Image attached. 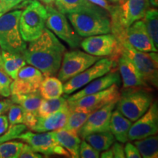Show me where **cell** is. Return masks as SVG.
<instances>
[{
    "mask_svg": "<svg viewBox=\"0 0 158 158\" xmlns=\"http://www.w3.org/2000/svg\"><path fill=\"white\" fill-rule=\"evenodd\" d=\"M27 126L23 124H15L9 126L8 129L2 135H0V144L6 141L18 138L20 134H21L27 130Z\"/></svg>",
    "mask_w": 158,
    "mask_h": 158,
    "instance_id": "d6a6232c",
    "label": "cell"
},
{
    "mask_svg": "<svg viewBox=\"0 0 158 158\" xmlns=\"http://www.w3.org/2000/svg\"><path fill=\"white\" fill-rule=\"evenodd\" d=\"M54 5L59 12L64 14L88 10L100 11L104 10L91 3L88 0H55Z\"/></svg>",
    "mask_w": 158,
    "mask_h": 158,
    "instance_id": "cb8c5ba5",
    "label": "cell"
},
{
    "mask_svg": "<svg viewBox=\"0 0 158 158\" xmlns=\"http://www.w3.org/2000/svg\"><path fill=\"white\" fill-rule=\"evenodd\" d=\"M13 80L5 71L0 70V96L8 98L10 96V84Z\"/></svg>",
    "mask_w": 158,
    "mask_h": 158,
    "instance_id": "d590c367",
    "label": "cell"
},
{
    "mask_svg": "<svg viewBox=\"0 0 158 158\" xmlns=\"http://www.w3.org/2000/svg\"><path fill=\"white\" fill-rule=\"evenodd\" d=\"M84 140L98 151L108 149L115 142V138L110 131L97 132L86 136Z\"/></svg>",
    "mask_w": 158,
    "mask_h": 158,
    "instance_id": "4316f807",
    "label": "cell"
},
{
    "mask_svg": "<svg viewBox=\"0 0 158 158\" xmlns=\"http://www.w3.org/2000/svg\"><path fill=\"white\" fill-rule=\"evenodd\" d=\"M117 101L110 102L91 113L85 123L79 130L78 135L84 139L86 136L97 132L108 131L110 116L115 108Z\"/></svg>",
    "mask_w": 158,
    "mask_h": 158,
    "instance_id": "e0dca14e",
    "label": "cell"
},
{
    "mask_svg": "<svg viewBox=\"0 0 158 158\" xmlns=\"http://www.w3.org/2000/svg\"><path fill=\"white\" fill-rule=\"evenodd\" d=\"M40 2L45 5L54 6L55 0H40Z\"/></svg>",
    "mask_w": 158,
    "mask_h": 158,
    "instance_id": "f6af8a7d",
    "label": "cell"
},
{
    "mask_svg": "<svg viewBox=\"0 0 158 158\" xmlns=\"http://www.w3.org/2000/svg\"><path fill=\"white\" fill-rule=\"evenodd\" d=\"M120 82H121L120 74L116 70H112L107 74L94 79V81L89 83L88 84L84 86V89L67 98V100L68 102L73 101L88 94H94L106 89L114 84L119 85Z\"/></svg>",
    "mask_w": 158,
    "mask_h": 158,
    "instance_id": "d6986e66",
    "label": "cell"
},
{
    "mask_svg": "<svg viewBox=\"0 0 158 158\" xmlns=\"http://www.w3.org/2000/svg\"><path fill=\"white\" fill-rule=\"evenodd\" d=\"M124 89H134L149 86L142 78L139 72L132 61L122 53L118 55L116 60Z\"/></svg>",
    "mask_w": 158,
    "mask_h": 158,
    "instance_id": "ac0fdd59",
    "label": "cell"
},
{
    "mask_svg": "<svg viewBox=\"0 0 158 158\" xmlns=\"http://www.w3.org/2000/svg\"><path fill=\"white\" fill-rule=\"evenodd\" d=\"M131 125L132 122L122 115L117 109L113 110L110 119L109 131L118 142L122 143L127 142L128 132Z\"/></svg>",
    "mask_w": 158,
    "mask_h": 158,
    "instance_id": "44dd1931",
    "label": "cell"
},
{
    "mask_svg": "<svg viewBox=\"0 0 158 158\" xmlns=\"http://www.w3.org/2000/svg\"><path fill=\"white\" fill-rule=\"evenodd\" d=\"M23 0H0V16L15 8Z\"/></svg>",
    "mask_w": 158,
    "mask_h": 158,
    "instance_id": "8d00e7d4",
    "label": "cell"
},
{
    "mask_svg": "<svg viewBox=\"0 0 158 158\" xmlns=\"http://www.w3.org/2000/svg\"><path fill=\"white\" fill-rule=\"evenodd\" d=\"M91 113L80 110H70L66 124L62 129L78 132L81 128Z\"/></svg>",
    "mask_w": 158,
    "mask_h": 158,
    "instance_id": "4dcf8cb0",
    "label": "cell"
},
{
    "mask_svg": "<svg viewBox=\"0 0 158 158\" xmlns=\"http://www.w3.org/2000/svg\"><path fill=\"white\" fill-rule=\"evenodd\" d=\"M158 130V106L154 102L135 123L132 124L128 132V140L135 141L157 134Z\"/></svg>",
    "mask_w": 158,
    "mask_h": 158,
    "instance_id": "5bb4252c",
    "label": "cell"
},
{
    "mask_svg": "<svg viewBox=\"0 0 158 158\" xmlns=\"http://www.w3.org/2000/svg\"><path fill=\"white\" fill-rule=\"evenodd\" d=\"M116 67V63L113 59L110 58L100 59L86 70L64 82V84H63L64 93L65 94L73 93L94 79L100 78L107 74L110 70H114Z\"/></svg>",
    "mask_w": 158,
    "mask_h": 158,
    "instance_id": "30bf717a",
    "label": "cell"
},
{
    "mask_svg": "<svg viewBox=\"0 0 158 158\" xmlns=\"http://www.w3.org/2000/svg\"><path fill=\"white\" fill-rule=\"evenodd\" d=\"M68 106L66 98L44 99L42 98L40 104L37 114L39 116H46L62 109Z\"/></svg>",
    "mask_w": 158,
    "mask_h": 158,
    "instance_id": "f1b7e54d",
    "label": "cell"
},
{
    "mask_svg": "<svg viewBox=\"0 0 158 158\" xmlns=\"http://www.w3.org/2000/svg\"><path fill=\"white\" fill-rule=\"evenodd\" d=\"M3 71L12 79L16 78L19 70L27 64L23 55L12 54L5 51H2Z\"/></svg>",
    "mask_w": 158,
    "mask_h": 158,
    "instance_id": "d4e9b609",
    "label": "cell"
},
{
    "mask_svg": "<svg viewBox=\"0 0 158 158\" xmlns=\"http://www.w3.org/2000/svg\"><path fill=\"white\" fill-rule=\"evenodd\" d=\"M21 11L7 12L0 16V48L12 54L23 55L27 44L19 30Z\"/></svg>",
    "mask_w": 158,
    "mask_h": 158,
    "instance_id": "5b68a950",
    "label": "cell"
},
{
    "mask_svg": "<svg viewBox=\"0 0 158 158\" xmlns=\"http://www.w3.org/2000/svg\"><path fill=\"white\" fill-rule=\"evenodd\" d=\"M120 95L121 93L118 89V85L114 84L100 92L88 94L73 101L68 102V107L70 110H80L92 113L110 102L118 101Z\"/></svg>",
    "mask_w": 158,
    "mask_h": 158,
    "instance_id": "8fae6325",
    "label": "cell"
},
{
    "mask_svg": "<svg viewBox=\"0 0 158 158\" xmlns=\"http://www.w3.org/2000/svg\"><path fill=\"white\" fill-rule=\"evenodd\" d=\"M7 118H8L10 126L23 124V110L21 106L15 103L12 104L8 110Z\"/></svg>",
    "mask_w": 158,
    "mask_h": 158,
    "instance_id": "836d02e7",
    "label": "cell"
},
{
    "mask_svg": "<svg viewBox=\"0 0 158 158\" xmlns=\"http://www.w3.org/2000/svg\"><path fill=\"white\" fill-rule=\"evenodd\" d=\"M19 19V30L25 42H31L38 38L45 28L47 10L37 0H25Z\"/></svg>",
    "mask_w": 158,
    "mask_h": 158,
    "instance_id": "277c9868",
    "label": "cell"
},
{
    "mask_svg": "<svg viewBox=\"0 0 158 158\" xmlns=\"http://www.w3.org/2000/svg\"><path fill=\"white\" fill-rule=\"evenodd\" d=\"M68 20L81 37L110 33V19L106 10H88L70 13Z\"/></svg>",
    "mask_w": 158,
    "mask_h": 158,
    "instance_id": "3957f363",
    "label": "cell"
},
{
    "mask_svg": "<svg viewBox=\"0 0 158 158\" xmlns=\"http://www.w3.org/2000/svg\"><path fill=\"white\" fill-rule=\"evenodd\" d=\"M102 57L93 56L84 51L75 50L66 51L63 56L62 64L58 71V78L66 82L92 66Z\"/></svg>",
    "mask_w": 158,
    "mask_h": 158,
    "instance_id": "ba28073f",
    "label": "cell"
},
{
    "mask_svg": "<svg viewBox=\"0 0 158 158\" xmlns=\"http://www.w3.org/2000/svg\"><path fill=\"white\" fill-rule=\"evenodd\" d=\"M118 42L120 53L126 55L139 72L147 85L157 88L158 85V56L157 52H143L136 50L124 37H115Z\"/></svg>",
    "mask_w": 158,
    "mask_h": 158,
    "instance_id": "7a4b0ae2",
    "label": "cell"
},
{
    "mask_svg": "<svg viewBox=\"0 0 158 158\" xmlns=\"http://www.w3.org/2000/svg\"><path fill=\"white\" fill-rule=\"evenodd\" d=\"M100 157L102 158H113L114 155H113V152H112L111 149H108L106 150H104V152H102L101 155H100Z\"/></svg>",
    "mask_w": 158,
    "mask_h": 158,
    "instance_id": "ee69618b",
    "label": "cell"
},
{
    "mask_svg": "<svg viewBox=\"0 0 158 158\" xmlns=\"http://www.w3.org/2000/svg\"><path fill=\"white\" fill-rule=\"evenodd\" d=\"M11 96L12 102L21 106L24 115L38 116L37 110L43 98L39 91L29 94H13Z\"/></svg>",
    "mask_w": 158,
    "mask_h": 158,
    "instance_id": "603a6c76",
    "label": "cell"
},
{
    "mask_svg": "<svg viewBox=\"0 0 158 158\" xmlns=\"http://www.w3.org/2000/svg\"><path fill=\"white\" fill-rule=\"evenodd\" d=\"M79 157L98 158L100 157V152L84 140L81 142L80 147H79Z\"/></svg>",
    "mask_w": 158,
    "mask_h": 158,
    "instance_id": "e575fe53",
    "label": "cell"
},
{
    "mask_svg": "<svg viewBox=\"0 0 158 158\" xmlns=\"http://www.w3.org/2000/svg\"><path fill=\"white\" fill-rule=\"evenodd\" d=\"M23 146L22 142L11 140L0 144V158H18Z\"/></svg>",
    "mask_w": 158,
    "mask_h": 158,
    "instance_id": "1f68e13d",
    "label": "cell"
},
{
    "mask_svg": "<svg viewBox=\"0 0 158 158\" xmlns=\"http://www.w3.org/2000/svg\"><path fill=\"white\" fill-rule=\"evenodd\" d=\"M119 5L113 10L124 28L143 18L150 7L149 0H119Z\"/></svg>",
    "mask_w": 158,
    "mask_h": 158,
    "instance_id": "2e32d148",
    "label": "cell"
},
{
    "mask_svg": "<svg viewBox=\"0 0 158 158\" xmlns=\"http://www.w3.org/2000/svg\"><path fill=\"white\" fill-rule=\"evenodd\" d=\"M80 45L88 54L100 57L108 56L116 63L120 54L117 40L110 33L87 37L81 42Z\"/></svg>",
    "mask_w": 158,
    "mask_h": 158,
    "instance_id": "4fadbf2b",
    "label": "cell"
},
{
    "mask_svg": "<svg viewBox=\"0 0 158 158\" xmlns=\"http://www.w3.org/2000/svg\"><path fill=\"white\" fill-rule=\"evenodd\" d=\"M23 1H25V0H23Z\"/></svg>",
    "mask_w": 158,
    "mask_h": 158,
    "instance_id": "c3c4849f",
    "label": "cell"
},
{
    "mask_svg": "<svg viewBox=\"0 0 158 158\" xmlns=\"http://www.w3.org/2000/svg\"><path fill=\"white\" fill-rule=\"evenodd\" d=\"M134 145L137 148L141 157L157 158L158 157V138L155 135L135 140Z\"/></svg>",
    "mask_w": 158,
    "mask_h": 158,
    "instance_id": "83f0119b",
    "label": "cell"
},
{
    "mask_svg": "<svg viewBox=\"0 0 158 158\" xmlns=\"http://www.w3.org/2000/svg\"><path fill=\"white\" fill-rule=\"evenodd\" d=\"M153 98L143 89L123 92L116 102V109L132 122L139 118L152 103Z\"/></svg>",
    "mask_w": 158,
    "mask_h": 158,
    "instance_id": "52a82bcc",
    "label": "cell"
},
{
    "mask_svg": "<svg viewBox=\"0 0 158 158\" xmlns=\"http://www.w3.org/2000/svg\"><path fill=\"white\" fill-rule=\"evenodd\" d=\"M66 48L55 35L45 28L38 38L31 41L23 56L27 63L42 73L43 76L56 75L60 68Z\"/></svg>",
    "mask_w": 158,
    "mask_h": 158,
    "instance_id": "6da1fadb",
    "label": "cell"
},
{
    "mask_svg": "<svg viewBox=\"0 0 158 158\" xmlns=\"http://www.w3.org/2000/svg\"><path fill=\"white\" fill-rule=\"evenodd\" d=\"M143 23L148 34L157 48L158 47V12L155 8H149L143 16Z\"/></svg>",
    "mask_w": 158,
    "mask_h": 158,
    "instance_id": "f546056e",
    "label": "cell"
},
{
    "mask_svg": "<svg viewBox=\"0 0 158 158\" xmlns=\"http://www.w3.org/2000/svg\"><path fill=\"white\" fill-rule=\"evenodd\" d=\"M9 127L8 118L5 115H0V135H2Z\"/></svg>",
    "mask_w": 158,
    "mask_h": 158,
    "instance_id": "b9f144b4",
    "label": "cell"
},
{
    "mask_svg": "<svg viewBox=\"0 0 158 158\" xmlns=\"http://www.w3.org/2000/svg\"><path fill=\"white\" fill-rule=\"evenodd\" d=\"M42 158L43 156L35 152L29 144H23L18 158Z\"/></svg>",
    "mask_w": 158,
    "mask_h": 158,
    "instance_id": "74e56055",
    "label": "cell"
},
{
    "mask_svg": "<svg viewBox=\"0 0 158 158\" xmlns=\"http://www.w3.org/2000/svg\"><path fill=\"white\" fill-rule=\"evenodd\" d=\"M53 132L57 141L68 152L70 157L78 158L79 147L81 140L78 132L64 129L58 130Z\"/></svg>",
    "mask_w": 158,
    "mask_h": 158,
    "instance_id": "7402d4cb",
    "label": "cell"
},
{
    "mask_svg": "<svg viewBox=\"0 0 158 158\" xmlns=\"http://www.w3.org/2000/svg\"><path fill=\"white\" fill-rule=\"evenodd\" d=\"M127 143V142H126ZM125 157L127 158H141V156L139 152L134 144L131 143H127L124 147Z\"/></svg>",
    "mask_w": 158,
    "mask_h": 158,
    "instance_id": "f35d334b",
    "label": "cell"
},
{
    "mask_svg": "<svg viewBox=\"0 0 158 158\" xmlns=\"http://www.w3.org/2000/svg\"><path fill=\"white\" fill-rule=\"evenodd\" d=\"M109 1L111 2H114V3H115V2H118L119 1V0H109Z\"/></svg>",
    "mask_w": 158,
    "mask_h": 158,
    "instance_id": "7dc6e473",
    "label": "cell"
},
{
    "mask_svg": "<svg viewBox=\"0 0 158 158\" xmlns=\"http://www.w3.org/2000/svg\"><path fill=\"white\" fill-rule=\"evenodd\" d=\"M91 3L94 4L98 7H101V8L106 10V11L109 12L111 10L113 6L108 4L107 0H88Z\"/></svg>",
    "mask_w": 158,
    "mask_h": 158,
    "instance_id": "60d3db41",
    "label": "cell"
},
{
    "mask_svg": "<svg viewBox=\"0 0 158 158\" xmlns=\"http://www.w3.org/2000/svg\"><path fill=\"white\" fill-rule=\"evenodd\" d=\"M39 92L44 99L59 98L64 93L63 84L56 77L45 76L40 85Z\"/></svg>",
    "mask_w": 158,
    "mask_h": 158,
    "instance_id": "484cf974",
    "label": "cell"
},
{
    "mask_svg": "<svg viewBox=\"0 0 158 158\" xmlns=\"http://www.w3.org/2000/svg\"><path fill=\"white\" fill-rule=\"evenodd\" d=\"M0 70H3V65H2V52L0 50Z\"/></svg>",
    "mask_w": 158,
    "mask_h": 158,
    "instance_id": "bcb514c9",
    "label": "cell"
},
{
    "mask_svg": "<svg viewBox=\"0 0 158 158\" xmlns=\"http://www.w3.org/2000/svg\"><path fill=\"white\" fill-rule=\"evenodd\" d=\"M13 102L11 100H0V115L5 114L8 111L10 107Z\"/></svg>",
    "mask_w": 158,
    "mask_h": 158,
    "instance_id": "7bdbcfd3",
    "label": "cell"
},
{
    "mask_svg": "<svg viewBox=\"0 0 158 158\" xmlns=\"http://www.w3.org/2000/svg\"><path fill=\"white\" fill-rule=\"evenodd\" d=\"M47 10V19L45 26L71 48L78 47L82 41L81 37L78 35L69 23L64 13L59 12L54 6L45 5Z\"/></svg>",
    "mask_w": 158,
    "mask_h": 158,
    "instance_id": "9c48e42d",
    "label": "cell"
},
{
    "mask_svg": "<svg viewBox=\"0 0 158 158\" xmlns=\"http://www.w3.org/2000/svg\"><path fill=\"white\" fill-rule=\"evenodd\" d=\"M110 32L115 37H124L129 44L136 50L143 52H157L156 48L148 34L143 21L134 22L130 27L124 28L118 21H111Z\"/></svg>",
    "mask_w": 158,
    "mask_h": 158,
    "instance_id": "8992f818",
    "label": "cell"
},
{
    "mask_svg": "<svg viewBox=\"0 0 158 158\" xmlns=\"http://www.w3.org/2000/svg\"><path fill=\"white\" fill-rule=\"evenodd\" d=\"M111 150L113 152L114 157L116 158H124L125 157V154L124 151V147L122 143H114L111 146Z\"/></svg>",
    "mask_w": 158,
    "mask_h": 158,
    "instance_id": "ab89813d",
    "label": "cell"
},
{
    "mask_svg": "<svg viewBox=\"0 0 158 158\" xmlns=\"http://www.w3.org/2000/svg\"><path fill=\"white\" fill-rule=\"evenodd\" d=\"M70 113V110L68 106L48 116H38L36 124L31 130L37 133H44L62 129L66 124Z\"/></svg>",
    "mask_w": 158,
    "mask_h": 158,
    "instance_id": "ffe728a7",
    "label": "cell"
},
{
    "mask_svg": "<svg viewBox=\"0 0 158 158\" xmlns=\"http://www.w3.org/2000/svg\"><path fill=\"white\" fill-rule=\"evenodd\" d=\"M18 138L22 140L38 153L45 155H62L70 157V154L62 147L53 131L34 133L31 131L20 134Z\"/></svg>",
    "mask_w": 158,
    "mask_h": 158,
    "instance_id": "7c38bea8",
    "label": "cell"
},
{
    "mask_svg": "<svg viewBox=\"0 0 158 158\" xmlns=\"http://www.w3.org/2000/svg\"><path fill=\"white\" fill-rule=\"evenodd\" d=\"M43 75L38 69L33 66L23 67L19 70L16 78L10 84V95L23 94L39 91Z\"/></svg>",
    "mask_w": 158,
    "mask_h": 158,
    "instance_id": "9a60e30c",
    "label": "cell"
}]
</instances>
